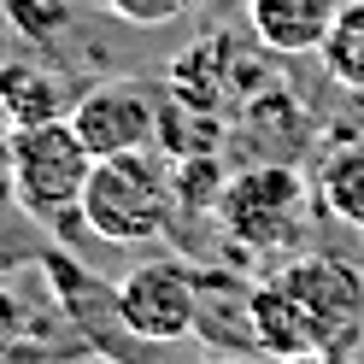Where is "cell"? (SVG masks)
I'll return each mask as SVG.
<instances>
[{
  "instance_id": "e0dca14e",
  "label": "cell",
  "mask_w": 364,
  "mask_h": 364,
  "mask_svg": "<svg viewBox=\"0 0 364 364\" xmlns=\"http://www.w3.org/2000/svg\"><path fill=\"white\" fill-rule=\"evenodd\" d=\"M223 364H241V358H223Z\"/></svg>"
},
{
  "instance_id": "3957f363",
  "label": "cell",
  "mask_w": 364,
  "mask_h": 364,
  "mask_svg": "<svg viewBox=\"0 0 364 364\" xmlns=\"http://www.w3.org/2000/svg\"><path fill=\"white\" fill-rule=\"evenodd\" d=\"M95 171V153L82 147L71 118L24 124L12 129V176H18V206L41 230L65 235V223H82V188Z\"/></svg>"
},
{
  "instance_id": "2e32d148",
  "label": "cell",
  "mask_w": 364,
  "mask_h": 364,
  "mask_svg": "<svg viewBox=\"0 0 364 364\" xmlns=\"http://www.w3.org/2000/svg\"><path fill=\"white\" fill-rule=\"evenodd\" d=\"M277 364H353L347 353H323V347H317V353H294V358H277Z\"/></svg>"
},
{
  "instance_id": "8992f818",
  "label": "cell",
  "mask_w": 364,
  "mask_h": 364,
  "mask_svg": "<svg viewBox=\"0 0 364 364\" xmlns=\"http://www.w3.org/2000/svg\"><path fill=\"white\" fill-rule=\"evenodd\" d=\"M71 124L82 135V147L95 159H112V153H141V147H159V95L135 77H118V82H95L71 100Z\"/></svg>"
},
{
  "instance_id": "ba28073f",
  "label": "cell",
  "mask_w": 364,
  "mask_h": 364,
  "mask_svg": "<svg viewBox=\"0 0 364 364\" xmlns=\"http://www.w3.org/2000/svg\"><path fill=\"white\" fill-rule=\"evenodd\" d=\"M247 317H253V347L264 358H294V353H317V329L306 306L294 300V288L277 277V270H264L247 294Z\"/></svg>"
},
{
  "instance_id": "7c38bea8",
  "label": "cell",
  "mask_w": 364,
  "mask_h": 364,
  "mask_svg": "<svg viewBox=\"0 0 364 364\" xmlns=\"http://www.w3.org/2000/svg\"><path fill=\"white\" fill-rule=\"evenodd\" d=\"M317 59H323V77L335 88L364 95V0H341V12H335Z\"/></svg>"
},
{
  "instance_id": "5bb4252c",
  "label": "cell",
  "mask_w": 364,
  "mask_h": 364,
  "mask_svg": "<svg viewBox=\"0 0 364 364\" xmlns=\"http://www.w3.org/2000/svg\"><path fill=\"white\" fill-rule=\"evenodd\" d=\"M24 335H30V306L12 288H0V364L24 358Z\"/></svg>"
},
{
  "instance_id": "4fadbf2b",
  "label": "cell",
  "mask_w": 364,
  "mask_h": 364,
  "mask_svg": "<svg viewBox=\"0 0 364 364\" xmlns=\"http://www.w3.org/2000/svg\"><path fill=\"white\" fill-rule=\"evenodd\" d=\"M194 6L200 0H106V12L124 18V24H135V30H159V24H171V18L194 12Z\"/></svg>"
},
{
  "instance_id": "7a4b0ae2",
  "label": "cell",
  "mask_w": 364,
  "mask_h": 364,
  "mask_svg": "<svg viewBox=\"0 0 364 364\" xmlns=\"http://www.w3.org/2000/svg\"><path fill=\"white\" fill-rule=\"evenodd\" d=\"M311 200H317V188L288 159H253V165L230 171L212 218L241 253L294 259V247H300L306 223H311Z\"/></svg>"
},
{
  "instance_id": "9c48e42d",
  "label": "cell",
  "mask_w": 364,
  "mask_h": 364,
  "mask_svg": "<svg viewBox=\"0 0 364 364\" xmlns=\"http://www.w3.org/2000/svg\"><path fill=\"white\" fill-rule=\"evenodd\" d=\"M311 188H317V206L335 223H347V230L364 235V135H347V141H335L317 159Z\"/></svg>"
},
{
  "instance_id": "6da1fadb",
  "label": "cell",
  "mask_w": 364,
  "mask_h": 364,
  "mask_svg": "<svg viewBox=\"0 0 364 364\" xmlns=\"http://www.w3.org/2000/svg\"><path fill=\"white\" fill-rule=\"evenodd\" d=\"M82 230L100 235L106 247H141L176 230V182H171V153L141 147V153H112L95 159L82 188Z\"/></svg>"
},
{
  "instance_id": "8fae6325",
  "label": "cell",
  "mask_w": 364,
  "mask_h": 364,
  "mask_svg": "<svg viewBox=\"0 0 364 364\" xmlns=\"http://www.w3.org/2000/svg\"><path fill=\"white\" fill-rule=\"evenodd\" d=\"M223 147V112H206L194 100L159 88V153L171 159H194V153H218Z\"/></svg>"
},
{
  "instance_id": "5b68a950",
  "label": "cell",
  "mask_w": 364,
  "mask_h": 364,
  "mask_svg": "<svg viewBox=\"0 0 364 364\" xmlns=\"http://www.w3.org/2000/svg\"><path fill=\"white\" fill-rule=\"evenodd\" d=\"M112 294H118V317L147 341L182 347V341L200 335V270L182 264V259L135 264L112 282Z\"/></svg>"
},
{
  "instance_id": "52a82bcc",
  "label": "cell",
  "mask_w": 364,
  "mask_h": 364,
  "mask_svg": "<svg viewBox=\"0 0 364 364\" xmlns=\"http://www.w3.org/2000/svg\"><path fill=\"white\" fill-rule=\"evenodd\" d=\"M335 12H341V0H247V30H253L264 53L300 59V53L323 48Z\"/></svg>"
},
{
  "instance_id": "9a60e30c",
  "label": "cell",
  "mask_w": 364,
  "mask_h": 364,
  "mask_svg": "<svg viewBox=\"0 0 364 364\" xmlns=\"http://www.w3.org/2000/svg\"><path fill=\"white\" fill-rule=\"evenodd\" d=\"M18 206V176H12V129H0V218Z\"/></svg>"
},
{
  "instance_id": "277c9868",
  "label": "cell",
  "mask_w": 364,
  "mask_h": 364,
  "mask_svg": "<svg viewBox=\"0 0 364 364\" xmlns=\"http://www.w3.org/2000/svg\"><path fill=\"white\" fill-rule=\"evenodd\" d=\"M277 277L306 306L323 353H347V358L364 353V270L358 264L335 253H294L277 264Z\"/></svg>"
},
{
  "instance_id": "ac0fdd59",
  "label": "cell",
  "mask_w": 364,
  "mask_h": 364,
  "mask_svg": "<svg viewBox=\"0 0 364 364\" xmlns=\"http://www.w3.org/2000/svg\"><path fill=\"white\" fill-rule=\"evenodd\" d=\"M0 6H6V0H0Z\"/></svg>"
},
{
  "instance_id": "30bf717a",
  "label": "cell",
  "mask_w": 364,
  "mask_h": 364,
  "mask_svg": "<svg viewBox=\"0 0 364 364\" xmlns=\"http://www.w3.org/2000/svg\"><path fill=\"white\" fill-rule=\"evenodd\" d=\"M65 82L53 71H41V65H24V59H12V65H0V112H6V124L12 129H24V124H48V118H65Z\"/></svg>"
}]
</instances>
